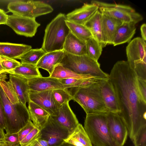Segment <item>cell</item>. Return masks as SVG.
I'll use <instances>...</instances> for the list:
<instances>
[{"mask_svg":"<svg viewBox=\"0 0 146 146\" xmlns=\"http://www.w3.org/2000/svg\"><path fill=\"white\" fill-rule=\"evenodd\" d=\"M101 13V21L104 42L105 46L111 44L115 32L123 23L104 13Z\"/></svg>","mask_w":146,"mask_h":146,"instance_id":"cell-18","label":"cell"},{"mask_svg":"<svg viewBox=\"0 0 146 146\" xmlns=\"http://www.w3.org/2000/svg\"><path fill=\"white\" fill-rule=\"evenodd\" d=\"M91 3L97 5L101 13L117 20L122 23L135 25L142 21L143 17L131 7L125 5L109 3L93 0Z\"/></svg>","mask_w":146,"mask_h":146,"instance_id":"cell-8","label":"cell"},{"mask_svg":"<svg viewBox=\"0 0 146 146\" xmlns=\"http://www.w3.org/2000/svg\"><path fill=\"white\" fill-rule=\"evenodd\" d=\"M0 84L1 88L11 103L13 104L19 103L17 95L9 80L0 81Z\"/></svg>","mask_w":146,"mask_h":146,"instance_id":"cell-32","label":"cell"},{"mask_svg":"<svg viewBox=\"0 0 146 146\" xmlns=\"http://www.w3.org/2000/svg\"><path fill=\"white\" fill-rule=\"evenodd\" d=\"M16 146H21L20 145H17Z\"/></svg>","mask_w":146,"mask_h":146,"instance_id":"cell-51","label":"cell"},{"mask_svg":"<svg viewBox=\"0 0 146 146\" xmlns=\"http://www.w3.org/2000/svg\"><path fill=\"white\" fill-rule=\"evenodd\" d=\"M137 77L127 61L113 65L109 80L115 92L120 112L133 142L141 129L146 125V101L138 90Z\"/></svg>","mask_w":146,"mask_h":146,"instance_id":"cell-1","label":"cell"},{"mask_svg":"<svg viewBox=\"0 0 146 146\" xmlns=\"http://www.w3.org/2000/svg\"><path fill=\"white\" fill-rule=\"evenodd\" d=\"M36 65L21 62L20 65L8 74L29 79L42 76Z\"/></svg>","mask_w":146,"mask_h":146,"instance_id":"cell-27","label":"cell"},{"mask_svg":"<svg viewBox=\"0 0 146 146\" xmlns=\"http://www.w3.org/2000/svg\"><path fill=\"white\" fill-rule=\"evenodd\" d=\"M52 90L40 92L30 91L29 100L35 103L48 112L52 117L56 116L60 106L55 100Z\"/></svg>","mask_w":146,"mask_h":146,"instance_id":"cell-13","label":"cell"},{"mask_svg":"<svg viewBox=\"0 0 146 146\" xmlns=\"http://www.w3.org/2000/svg\"><path fill=\"white\" fill-rule=\"evenodd\" d=\"M66 24L70 31L80 40L86 42L92 37L89 30L84 25L66 21Z\"/></svg>","mask_w":146,"mask_h":146,"instance_id":"cell-29","label":"cell"},{"mask_svg":"<svg viewBox=\"0 0 146 146\" xmlns=\"http://www.w3.org/2000/svg\"><path fill=\"white\" fill-rule=\"evenodd\" d=\"M1 86H0V90L1 89Z\"/></svg>","mask_w":146,"mask_h":146,"instance_id":"cell-52","label":"cell"},{"mask_svg":"<svg viewBox=\"0 0 146 146\" xmlns=\"http://www.w3.org/2000/svg\"><path fill=\"white\" fill-rule=\"evenodd\" d=\"M64 54V50L46 53L40 59L36 66L38 68H42L47 71L50 75L54 68L60 63Z\"/></svg>","mask_w":146,"mask_h":146,"instance_id":"cell-19","label":"cell"},{"mask_svg":"<svg viewBox=\"0 0 146 146\" xmlns=\"http://www.w3.org/2000/svg\"><path fill=\"white\" fill-rule=\"evenodd\" d=\"M0 146H6L4 140L0 139Z\"/></svg>","mask_w":146,"mask_h":146,"instance_id":"cell-49","label":"cell"},{"mask_svg":"<svg viewBox=\"0 0 146 146\" xmlns=\"http://www.w3.org/2000/svg\"><path fill=\"white\" fill-rule=\"evenodd\" d=\"M78 79L74 78H67L58 79L64 86L65 89L71 88L72 86L77 82Z\"/></svg>","mask_w":146,"mask_h":146,"instance_id":"cell-40","label":"cell"},{"mask_svg":"<svg viewBox=\"0 0 146 146\" xmlns=\"http://www.w3.org/2000/svg\"><path fill=\"white\" fill-rule=\"evenodd\" d=\"M6 25L10 27L17 34L32 37L36 33L40 24L35 19L14 14L8 15Z\"/></svg>","mask_w":146,"mask_h":146,"instance_id":"cell-11","label":"cell"},{"mask_svg":"<svg viewBox=\"0 0 146 146\" xmlns=\"http://www.w3.org/2000/svg\"><path fill=\"white\" fill-rule=\"evenodd\" d=\"M127 62L137 77L146 80V43L141 38L130 41L126 47Z\"/></svg>","mask_w":146,"mask_h":146,"instance_id":"cell-7","label":"cell"},{"mask_svg":"<svg viewBox=\"0 0 146 146\" xmlns=\"http://www.w3.org/2000/svg\"><path fill=\"white\" fill-rule=\"evenodd\" d=\"M7 8L13 14L34 19L53 11L49 5L41 1L33 0L11 2L8 4Z\"/></svg>","mask_w":146,"mask_h":146,"instance_id":"cell-9","label":"cell"},{"mask_svg":"<svg viewBox=\"0 0 146 146\" xmlns=\"http://www.w3.org/2000/svg\"><path fill=\"white\" fill-rule=\"evenodd\" d=\"M49 76L58 79H60L67 78L81 79L93 76L78 74L68 68L64 67L59 64L54 68Z\"/></svg>","mask_w":146,"mask_h":146,"instance_id":"cell-28","label":"cell"},{"mask_svg":"<svg viewBox=\"0 0 146 146\" xmlns=\"http://www.w3.org/2000/svg\"><path fill=\"white\" fill-rule=\"evenodd\" d=\"M102 98L109 112L119 113V108L116 96L109 79L104 82L100 89Z\"/></svg>","mask_w":146,"mask_h":146,"instance_id":"cell-17","label":"cell"},{"mask_svg":"<svg viewBox=\"0 0 146 146\" xmlns=\"http://www.w3.org/2000/svg\"><path fill=\"white\" fill-rule=\"evenodd\" d=\"M0 72L7 74L6 71L2 66L1 62H0Z\"/></svg>","mask_w":146,"mask_h":146,"instance_id":"cell-47","label":"cell"},{"mask_svg":"<svg viewBox=\"0 0 146 146\" xmlns=\"http://www.w3.org/2000/svg\"><path fill=\"white\" fill-rule=\"evenodd\" d=\"M63 50L74 55H87L86 42L79 39L70 31L65 40Z\"/></svg>","mask_w":146,"mask_h":146,"instance_id":"cell-23","label":"cell"},{"mask_svg":"<svg viewBox=\"0 0 146 146\" xmlns=\"http://www.w3.org/2000/svg\"><path fill=\"white\" fill-rule=\"evenodd\" d=\"M30 146H49L48 143L41 138L39 139Z\"/></svg>","mask_w":146,"mask_h":146,"instance_id":"cell-43","label":"cell"},{"mask_svg":"<svg viewBox=\"0 0 146 146\" xmlns=\"http://www.w3.org/2000/svg\"><path fill=\"white\" fill-rule=\"evenodd\" d=\"M0 126L5 130V121L4 113L3 106L0 98Z\"/></svg>","mask_w":146,"mask_h":146,"instance_id":"cell-41","label":"cell"},{"mask_svg":"<svg viewBox=\"0 0 146 146\" xmlns=\"http://www.w3.org/2000/svg\"><path fill=\"white\" fill-rule=\"evenodd\" d=\"M8 18V15L2 9H0V25H6Z\"/></svg>","mask_w":146,"mask_h":146,"instance_id":"cell-42","label":"cell"},{"mask_svg":"<svg viewBox=\"0 0 146 146\" xmlns=\"http://www.w3.org/2000/svg\"><path fill=\"white\" fill-rule=\"evenodd\" d=\"M64 14L60 13L47 26L41 48L46 53L63 50L66 38L70 32Z\"/></svg>","mask_w":146,"mask_h":146,"instance_id":"cell-4","label":"cell"},{"mask_svg":"<svg viewBox=\"0 0 146 146\" xmlns=\"http://www.w3.org/2000/svg\"><path fill=\"white\" fill-rule=\"evenodd\" d=\"M52 92L55 100L60 106L73 100L67 89H57L53 90Z\"/></svg>","mask_w":146,"mask_h":146,"instance_id":"cell-33","label":"cell"},{"mask_svg":"<svg viewBox=\"0 0 146 146\" xmlns=\"http://www.w3.org/2000/svg\"><path fill=\"white\" fill-rule=\"evenodd\" d=\"M40 138V130L35 127L20 142V145L21 146H30Z\"/></svg>","mask_w":146,"mask_h":146,"instance_id":"cell-34","label":"cell"},{"mask_svg":"<svg viewBox=\"0 0 146 146\" xmlns=\"http://www.w3.org/2000/svg\"><path fill=\"white\" fill-rule=\"evenodd\" d=\"M7 78L8 77L6 74L0 72V81H6Z\"/></svg>","mask_w":146,"mask_h":146,"instance_id":"cell-46","label":"cell"},{"mask_svg":"<svg viewBox=\"0 0 146 146\" xmlns=\"http://www.w3.org/2000/svg\"><path fill=\"white\" fill-rule=\"evenodd\" d=\"M108 127L112 139L118 146H123L127 140L128 131L121 117L117 113H106Z\"/></svg>","mask_w":146,"mask_h":146,"instance_id":"cell-12","label":"cell"},{"mask_svg":"<svg viewBox=\"0 0 146 146\" xmlns=\"http://www.w3.org/2000/svg\"><path fill=\"white\" fill-rule=\"evenodd\" d=\"M87 55L93 60L98 61L102 51L101 45L92 37L86 42Z\"/></svg>","mask_w":146,"mask_h":146,"instance_id":"cell-31","label":"cell"},{"mask_svg":"<svg viewBox=\"0 0 146 146\" xmlns=\"http://www.w3.org/2000/svg\"><path fill=\"white\" fill-rule=\"evenodd\" d=\"M40 132L41 138L49 146H60L70 135L68 130L50 115Z\"/></svg>","mask_w":146,"mask_h":146,"instance_id":"cell-10","label":"cell"},{"mask_svg":"<svg viewBox=\"0 0 146 146\" xmlns=\"http://www.w3.org/2000/svg\"><path fill=\"white\" fill-rule=\"evenodd\" d=\"M52 117L68 130L70 135L79 123L75 115L69 106V102L61 106L57 115Z\"/></svg>","mask_w":146,"mask_h":146,"instance_id":"cell-15","label":"cell"},{"mask_svg":"<svg viewBox=\"0 0 146 146\" xmlns=\"http://www.w3.org/2000/svg\"><path fill=\"white\" fill-rule=\"evenodd\" d=\"M4 69L6 71L7 74L18 66L21 62L15 59L8 58L1 62Z\"/></svg>","mask_w":146,"mask_h":146,"instance_id":"cell-37","label":"cell"},{"mask_svg":"<svg viewBox=\"0 0 146 146\" xmlns=\"http://www.w3.org/2000/svg\"><path fill=\"white\" fill-rule=\"evenodd\" d=\"M60 146H75L64 141Z\"/></svg>","mask_w":146,"mask_h":146,"instance_id":"cell-48","label":"cell"},{"mask_svg":"<svg viewBox=\"0 0 146 146\" xmlns=\"http://www.w3.org/2000/svg\"><path fill=\"white\" fill-rule=\"evenodd\" d=\"M98 9L95 4L85 3L81 7L76 9L66 16L67 20L84 25Z\"/></svg>","mask_w":146,"mask_h":146,"instance_id":"cell-16","label":"cell"},{"mask_svg":"<svg viewBox=\"0 0 146 146\" xmlns=\"http://www.w3.org/2000/svg\"><path fill=\"white\" fill-rule=\"evenodd\" d=\"M133 143L135 146H146V125L139 130Z\"/></svg>","mask_w":146,"mask_h":146,"instance_id":"cell-35","label":"cell"},{"mask_svg":"<svg viewBox=\"0 0 146 146\" xmlns=\"http://www.w3.org/2000/svg\"><path fill=\"white\" fill-rule=\"evenodd\" d=\"M137 82L139 92L143 99L146 101V80L137 77Z\"/></svg>","mask_w":146,"mask_h":146,"instance_id":"cell-39","label":"cell"},{"mask_svg":"<svg viewBox=\"0 0 146 146\" xmlns=\"http://www.w3.org/2000/svg\"><path fill=\"white\" fill-rule=\"evenodd\" d=\"M135 25L132 23H123L115 32L112 44L115 46L129 42L135 33Z\"/></svg>","mask_w":146,"mask_h":146,"instance_id":"cell-25","label":"cell"},{"mask_svg":"<svg viewBox=\"0 0 146 146\" xmlns=\"http://www.w3.org/2000/svg\"><path fill=\"white\" fill-rule=\"evenodd\" d=\"M9 81L11 83L20 102L26 106L29 101L30 91L27 79L14 74L9 75Z\"/></svg>","mask_w":146,"mask_h":146,"instance_id":"cell-21","label":"cell"},{"mask_svg":"<svg viewBox=\"0 0 146 146\" xmlns=\"http://www.w3.org/2000/svg\"><path fill=\"white\" fill-rule=\"evenodd\" d=\"M64 141L75 146H92L84 127L80 123Z\"/></svg>","mask_w":146,"mask_h":146,"instance_id":"cell-26","label":"cell"},{"mask_svg":"<svg viewBox=\"0 0 146 146\" xmlns=\"http://www.w3.org/2000/svg\"><path fill=\"white\" fill-rule=\"evenodd\" d=\"M106 80L85 87H73L67 89L73 100L82 107L86 114L107 113L109 112L103 102L100 92L101 85Z\"/></svg>","mask_w":146,"mask_h":146,"instance_id":"cell-2","label":"cell"},{"mask_svg":"<svg viewBox=\"0 0 146 146\" xmlns=\"http://www.w3.org/2000/svg\"><path fill=\"white\" fill-rule=\"evenodd\" d=\"M5 141L6 146H16L20 145L18 132L13 133H6Z\"/></svg>","mask_w":146,"mask_h":146,"instance_id":"cell-36","label":"cell"},{"mask_svg":"<svg viewBox=\"0 0 146 146\" xmlns=\"http://www.w3.org/2000/svg\"><path fill=\"white\" fill-rule=\"evenodd\" d=\"M31 49V46L25 44L0 42V56L16 59Z\"/></svg>","mask_w":146,"mask_h":146,"instance_id":"cell-22","label":"cell"},{"mask_svg":"<svg viewBox=\"0 0 146 146\" xmlns=\"http://www.w3.org/2000/svg\"><path fill=\"white\" fill-rule=\"evenodd\" d=\"M35 127L33 123L30 120L28 123L18 132L20 142Z\"/></svg>","mask_w":146,"mask_h":146,"instance_id":"cell-38","label":"cell"},{"mask_svg":"<svg viewBox=\"0 0 146 146\" xmlns=\"http://www.w3.org/2000/svg\"><path fill=\"white\" fill-rule=\"evenodd\" d=\"M27 80L29 90L33 92H40L65 89L58 79L49 76H42Z\"/></svg>","mask_w":146,"mask_h":146,"instance_id":"cell-14","label":"cell"},{"mask_svg":"<svg viewBox=\"0 0 146 146\" xmlns=\"http://www.w3.org/2000/svg\"><path fill=\"white\" fill-rule=\"evenodd\" d=\"M60 64L78 74L106 78L109 77V75L101 69L98 61L87 55L76 56L64 51L63 57Z\"/></svg>","mask_w":146,"mask_h":146,"instance_id":"cell-6","label":"cell"},{"mask_svg":"<svg viewBox=\"0 0 146 146\" xmlns=\"http://www.w3.org/2000/svg\"><path fill=\"white\" fill-rule=\"evenodd\" d=\"M28 104L30 120L36 128L40 130L47 121L50 115L45 110L31 101L29 100Z\"/></svg>","mask_w":146,"mask_h":146,"instance_id":"cell-20","label":"cell"},{"mask_svg":"<svg viewBox=\"0 0 146 146\" xmlns=\"http://www.w3.org/2000/svg\"><path fill=\"white\" fill-rule=\"evenodd\" d=\"M46 53L42 48L31 49L18 57L21 63L36 65Z\"/></svg>","mask_w":146,"mask_h":146,"instance_id":"cell-30","label":"cell"},{"mask_svg":"<svg viewBox=\"0 0 146 146\" xmlns=\"http://www.w3.org/2000/svg\"><path fill=\"white\" fill-rule=\"evenodd\" d=\"M84 25L89 30L92 37L101 45L103 48L105 47L102 26L101 13L99 10Z\"/></svg>","mask_w":146,"mask_h":146,"instance_id":"cell-24","label":"cell"},{"mask_svg":"<svg viewBox=\"0 0 146 146\" xmlns=\"http://www.w3.org/2000/svg\"><path fill=\"white\" fill-rule=\"evenodd\" d=\"M8 58H9L0 56V62H1L3 60L7 59Z\"/></svg>","mask_w":146,"mask_h":146,"instance_id":"cell-50","label":"cell"},{"mask_svg":"<svg viewBox=\"0 0 146 146\" xmlns=\"http://www.w3.org/2000/svg\"><path fill=\"white\" fill-rule=\"evenodd\" d=\"M140 31L142 38L145 41L146 40V25L143 24L140 27Z\"/></svg>","mask_w":146,"mask_h":146,"instance_id":"cell-44","label":"cell"},{"mask_svg":"<svg viewBox=\"0 0 146 146\" xmlns=\"http://www.w3.org/2000/svg\"><path fill=\"white\" fill-rule=\"evenodd\" d=\"M106 113L86 114L84 128L94 146H118L109 131Z\"/></svg>","mask_w":146,"mask_h":146,"instance_id":"cell-3","label":"cell"},{"mask_svg":"<svg viewBox=\"0 0 146 146\" xmlns=\"http://www.w3.org/2000/svg\"><path fill=\"white\" fill-rule=\"evenodd\" d=\"M4 130L0 126V139H2L5 141V133Z\"/></svg>","mask_w":146,"mask_h":146,"instance_id":"cell-45","label":"cell"},{"mask_svg":"<svg viewBox=\"0 0 146 146\" xmlns=\"http://www.w3.org/2000/svg\"><path fill=\"white\" fill-rule=\"evenodd\" d=\"M0 98L5 116V133L18 132L30 120L28 108L20 102L16 104L11 103L1 88Z\"/></svg>","mask_w":146,"mask_h":146,"instance_id":"cell-5","label":"cell"}]
</instances>
